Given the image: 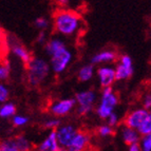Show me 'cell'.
I'll return each mask as SVG.
<instances>
[{
    "label": "cell",
    "instance_id": "f546056e",
    "mask_svg": "<svg viewBox=\"0 0 151 151\" xmlns=\"http://www.w3.org/2000/svg\"><path fill=\"white\" fill-rule=\"evenodd\" d=\"M143 108L146 110H150L151 109V95L150 93H146V95L143 97Z\"/></svg>",
    "mask_w": 151,
    "mask_h": 151
},
{
    "label": "cell",
    "instance_id": "30bf717a",
    "mask_svg": "<svg viewBox=\"0 0 151 151\" xmlns=\"http://www.w3.org/2000/svg\"><path fill=\"white\" fill-rule=\"evenodd\" d=\"M90 143V136L83 131H77L71 141L70 145L67 147V151H85Z\"/></svg>",
    "mask_w": 151,
    "mask_h": 151
},
{
    "label": "cell",
    "instance_id": "2e32d148",
    "mask_svg": "<svg viewBox=\"0 0 151 151\" xmlns=\"http://www.w3.org/2000/svg\"><path fill=\"white\" fill-rule=\"evenodd\" d=\"M65 47H67L65 41L61 38L58 37H54L45 42V51L50 56L55 53V52H57V51H59L60 49L65 48Z\"/></svg>",
    "mask_w": 151,
    "mask_h": 151
},
{
    "label": "cell",
    "instance_id": "8d00e7d4",
    "mask_svg": "<svg viewBox=\"0 0 151 151\" xmlns=\"http://www.w3.org/2000/svg\"><path fill=\"white\" fill-rule=\"evenodd\" d=\"M0 151H1V149H0Z\"/></svg>",
    "mask_w": 151,
    "mask_h": 151
},
{
    "label": "cell",
    "instance_id": "e0dca14e",
    "mask_svg": "<svg viewBox=\"0 0 151 151\" xmlns=\"http://www.w3.org/2000/svg\"><path fill=\"white\" fill-rule=\"evenodd\" d=\"M94 75V68L93 65H83V68H81V70L78 71V79L83 83H87V81H91L92 77Z\"/></svg>",
    "mask_w": 151,
    "mask_h": 151
},
{
    "label": "cell",
    "instance_id": "d590c367",
    "mask_svg": "<svg viewBox=\"0 0 151 151\" xmlns=\"http://www.w3.org/2000/svg\"><path fill=\"white\" fill-rule=\"evenodd\" d=\"M38 151H47V150H38Z\"/></svg>",
    "mask_w": 151,
    "mask_h": 151
},
{
    "label": "cell",
    "instance_id": "9a60e30c",
    "mask_svg": "<svg viewBox=\"0 0 151 151\" xmlns=\"http://www.w3.org/2000/svg\"><path fill=\"white\" fill-rule=\"evenodd\" d=\"M11 50H12V53L14 54V55L17 56V57L19 58V59H21L24 63H28L29 61L32 59V55H31L30 52H29L23 45H19V43H14V45H12Z\"/></svg>",
    "mask_w": 151,
    "mask_h": 151
},
{
    "label": "cell",
    "instance_id": "9c48e42d",
    "mask_svg": "<svg viewBox=\"0 0 151 151\" xmlns=\"http://www.w3.org/2000/svg\"><path fill=\"white\" fill-rule=\"evenodd\" d=\"M76 106L75 99L74 98H65L54 103L51 106V112L56 116H65L69 114Z\"/></svg>",
    "mask_w": 151,
    "mask_h": 151
},
{
    "label": "cell",
    "instance_id": "836d02e7",
    "mask_svg": "<svg viewBox=\"0 0 151 151\" xmlns=\"http://www.w3.org/2000/svg\"><path fill=\"white\" fill-rule=\"evenodd\" d=\"M2 37H3V32H2V30L0 29V43H1V40H2Z\"/></svg>",
    "mask_w": 151,
    "mask_h": 151
},
{
    "label": "cell",
    "instance_id": "8992f818",
    "mask_svg": "<svg viewBox=\"0 0 151 151\" xmlns=\"http://www.w3.org/2000/svg\"><path fill=\"white\" fill-rule=\"evenodd\" d=\"M115 79L117 81H124L128 79L133 74V65L132 59L129 55H123L119 59V63H117L115 68Z\"/></svg>",
    "mask_w": 151,
    "mask_h": 151
},
{
    "label": "cell",
    "instance_id": "4fadbf2b",
    "mask_svg": "<svg viewBox=\"0 0 151 151\" xmlns=\"http://www.w3.org/2000/svg\"><path fill=\"white\" fill-rule=\"evenodd\" d=\"M115 59H116V53L114 51L105 50L95 54L92 57V63H94V65H97V63H109L114 61Z\"/></svg>",
    "mask_w": 151,
    "mask_h": 151
},
{
    "label": "cell",
    "instance_id": "4316f807",
    "mask_svg": "<svg viewBox=\"0 0 151 151\" xmlns=\"http://www.w3.org/2000/svg\"><path fill=\"white\" fill-rule=\"evenodd\" d=\"M60 126V121L57 119H50L45 122V127L50 130H55Z\"/></svg>",
    "mask_w": 151,
    "mask_h": 151
},
{
    "label": "cell",
    "instance_id": "cb8c5ba5",
    "mask_svg": "<svg viewBox=\"0 0 151 151\" xmlns=\"http://www.w3.org/2000/svg\"><path fill=\"white\" fill-rule=\"evenodd\" d=\"M35 27L40 31H45L49 28V20L45 17H38L35 21H34Z\"/></svg>",
    "mask_w": 151,
    "mask_h": 151
},
{
    "label": "cell",
    "instance_id": "4dcf8cb0",
    "mask_svg": "<svg viewBox=\"0 0 151 151\" xmlns=\"http://www.w3.org/2000/svg\"><path fill=\"white\" fill-rule=\"evenodd\" d=\"M36 41L39 45H43V43L47 42V34H45V31H40V33L38 34V36L36 37Z\"/></svg>",
    "mask_w": 151,
    "mask_h": 151
},
{
    "label": "cell",
    "instance_id": "ac0fdd59",
    "mask_svg": "<svg viewBox=\"0 0 151 151\" xmlns=\"http://www.w3.org/2000/svg\"><path fill=\"white\" fill-rule=\"evenodd\" d=\"M16 107L12 103H2L0 106V117L2 119H8L15 115Z\"/></svg>",
    "mask_w": 151,
    "mask_h": 151
},
{
    "label": "cell",
    "instance_id": "6da1fadb",
    "mask_svg": "<svg viewBox=\"0 0 151 151\" xmlns=\"http://www.w3.org/2000/svg\"><path fill=\"white\" fill-rule=\"evenodd\" d=\"M83 21L77 13L70 10H59L54 15V28L61 36H73L81 30Z\"/></svg>",
    "mask_w": 151,
    "mask_h": 151
},
{
    "label": "cell",
    "instance_id": "3957f363",
    "mask_svg": "<svg viewBox=\"0 0 151 151\" xmlns=\"http://www.w3.org/2000/svg\"><path fill=\"white\" fill-rule=\"evenodd\" d=\"M119 104V97L114 93L111 87L104 88L99 104L96 108V114L101 119H107Z\"/></svg>",
    "mask_w": 151,
    "mask_h": 151
},
{
    "label": "cell",
    "instance_id": "277c9868",
    "mask_svg": "<svg viewBox=\"0 0 151 151\" xmlns=\"http://www.w3.org/2000/svg\"><path fill=\"white\" fill-rule=\"evenodd\" d=\"M71 60H72V53L70 50H68L67 47H65L51 55V60L49 65L55 73L59 74L63 73L68 68Z\"/></svg>",
    "mask_w": 151,
    "mask_h": 151
},
{
    "label": "cell",
    "instance_id": "ba28073f",
    "mask_svg": "<svg viewBox=\"0 0 151 151\" xmlns=\"http://www.w3.org/2000/svg\"><path fill=\"white\" fill-rule=\"evenodd\" d=\"M149 116H151L149 110H146L144 108L135 109V110L131 111L130 113H128V115L125 119V124L127 127H130V128L136 130L139 127V125Z\"/></svg>",
    "mask_w": 151,
    "mask_h": 151
},
{
    "label": "cell",
    "instance_id": "d6a6232c",
    "mask_svg": "<svg viewBox=\"0 0 151 151\" xmlns=\"http://www.w3.org/2000/svg\"><path fill=\"white\" fill-rule=\"evenodd\" d=\"M57 4H59V5H61V6H63V5H67L69 2H70L71 0H54Z\"/></svg>",
    "mask_w": 151,
    "mask_h": 151
},
{
    "label": "cell",
    "instance_id": "8fae6325",
    "mask_svg": "<svg viewBox=\"0 0 151 151\" xmlns=\"http://www.w3.org/2000/svg\"><path fill=\"white\" fill-rule=\"evenodd\" d=\"M97 76L99 83L103 88L111 87V85L116 81L115 79V71L111 65H104L101 67L97 71Z\"/></svg>",
    "mask_w": 151,
    "mask_h": 151
},
{
    "label": "cell",
    "instance_id": "603a6c76",
    "mask_svg": "<svg viewBox=\"0 0 151 151\" xmlns=\"http://www.w3.org/2000/svg\"><path fill=\"white\" fill-rule=\"evenodd\" d=\"M113 133H114L113 127L109 126V125H101L98 128V134L101 137H108V136H111Z\"/></svg>",
    "mask_w": 151,
    "mask_h": 151
},
{
    "label": "cell",
    "instance_id": "7a4b0ae2",
    "mask_svg": "<svg viewBox=\"0 0 151 151\" xmlns=\"http://www.w3.org/2000/svg\"><path fill=\"white\" fill-rule=\"evenodd\" d=\"M28 81L33 86L45 81L50 73V65L42 58H32L28 63Z\"/></svg>",
    "mask_w": 151,
    "mask_h": 151
},
{
    "label": "cell",
    "instance_id": "44dd1931",
    "mask_svg": "<svg viewBox=\"0 0 151 151\" xmlns=\"http://www.w3.org/2000/svg\"><path fill=\"white\" fill-rule=\"evenodd\" d=\"M139 145L141 151H151V134L143 135V137L139 139Z\"/></svg>",
    "mask_w": 151,
    "mask_h": 151
},
{
    "label": "cell",
    "instance_id": "7c38bea8",
    "mask_svg": "<svg viewBox=\"0 0 151 151\" xmlns=\"http://www.w3.org/2000/svg\"><path fill=\"white\" fill-rule=\"evenodd\" d=\"M58 148H59V144L57 142L55 130H51L49 135L38 146V150H47V151H56Z\"/></svg>",
    "mask_w": 151,
    "mask_h": 151
},
{
    "label": "cell",
    "instance_id": "d4e9b609",
    "mask_svg": "<svg viewBox=\"0 0 151 151\" xmlns=\"http://www.w3.org/2000/svg\"><path fill=\"white\" fill-rule=\"evenodd\" d=\"M13 117V124L16 127H22L24 126L25 124H28L29 117L24 115H14Z\"/></svg>",
    "mask_w": 151,
    "mask_h": 151
},
{
    "label": "cell",
    "instance_id": "f1b7e54d",
    "mask_svg": "<svg viewBox=\"0 0 151 151\" xmlns=\"http://www.w3.org/2000/svg\"><path fill=\"white\" fill-rule=\"evenodd\" d=\"M107 121H108V125L111 127H115L119 125V115L115 113V112H112V113L110 114V115L108 116V119H107Z\"/></svg>",
    "mask_w": 151,
    "mask_h": 151
},
{
    "label": "cell",
    "instance_id": "5b68a950",
    "mask_svg": "<svg viewBox=\"0 0 151 151\" xmlns=\"http://www.w3.org/2000/svg\"><path fill=\"white\" fill-rule=\"evenodd\" d=\"M74 99L76 105L78 106L77 112L81 115H85L93 109L94 104L97 99V95L92 90H85L78 92Z\"/></svg>",
    "mask_w": 151,
    "mask_h": 151
},
{
    "label": "cell",
    "instance_id": "7402d4cb",
    "mask_svg": "<svg viewBox=\"0 0 151 151\" xmlns=\"http://www.w3.org/2000/svg\"><path fill=\"white\" fill-rule=\"evenodd\" d=\"M0 149H1V151H19L14 139L2 142V144L0 145Z\"/></svg>",
    "mask_w": 151,
    "mask_h": 151
},
{
    "label": "cell",
    "instance_id": "52a82bcc",
    "mask_svg": "<svg viewBox=\"0 0 151 151\" xmlns=\"http://www.w3.org/2000/svg\"><path fill=\"white\" fill-rule=\"evenodd\" d=\"M55 131L59 146L67 148L78 130L72 125H63V126H59Z\"/></svg>",
    "mask_w": 151,
    "mask_h": 151
},
{
    "label": "cell",
    "instance_id": "d6986e66",
    "mask_svg": "<svg viewBox=\"0 0 151 151\" xmlns=\"http://www.w3.org/2000/svg\"><path fill=\"white\" fill-rule=\"evenodd\" d=\"M15 143L19 151H31L32 150V144L24 135H18L15 137Z\"/></svg>",
    "mask_w": 151,
    "mask_h": 151
},
{
    "label": "cell",
    "instance_id": "484cf974",
    "mask_svg": "<svg viewBox=\"0 0 151 151\" xmlns=\"http://www.w3.org/2000/svg\"><path fill=\"white\" fill-rule=\"evenodd\" d=\"M10 63H5L3 65H0V81H5L8 79L10 75Z\"/></svg>",
    "mask_w": 151,
    "mask_h": 151
},
{
    "label": "cell",
    "instance_id": "1f68e13d",
    "mask_svg": "<svg viewBox=\"0 0 151 151\" xmlns=\"http://www.w3.org/2000/svg\"><path fill=\"white\" fill-rule=\"evenodd\" d=\"M128 151H141V148H139V143L131 144V145H129Z\"/></svg>",
    "mask_w": 151,
    "mask_h": 151
},
{
    "label": "cell",
    "instance_id": "e575fe53",
    "mask_svg": "<svg viewBox=\"0 0 151 151\" xmlns=\"http://www.w3.org/2000/svg\"><path fill=\"white\" fill-rule=\"evenodd\" d=\"M56 151H67V149L63 148V147H60V146H59V148H58Z\"/></svg>",
    "mask_w": 151,
    "mask_h": 151
},
{
    "label": "cell",
    "instance_id": "83f0119b",
    "mask_svg": "<svg viewBox=\"0 0 151 151\" xmlns=\"http://www.w3.org/2000/svg\"><path fill=\"white\" fill-rule=\"evenodd\" d=\"M9 96H10V92L9 89L4 86V85H0V103H4L8 101Z\"/></svg>",
    "mask_w": 151,
    "mask_h": 151
},
{
    "label": "cell",
    "instance_id": "5bb4252c",
    "mask_svg": "<svg viewBox=\"0 0 151 151\" xmlns=\"http://www.w3.org/2000/svg\"><path fill=\"white\" fill-rule=\"evenodd\" d=\"M122 137H123L124 142L127 145H131V144L139 143L141 135L139 134V132L135 129H132L130 127L125 126L122 130Z\"/></svg>",
    "mask_w": 151,
    "mask_h": 151
},
{
    "label": "cell",
    "instance_id": "ffe728a7",
    "mask_svg": "<svg viewBox=\"0 0 151 151\" xmlns=\"http://www.w3.org/2000/svg\"><path fill=\"white\" fill-rule=\"evenodd\" d=\"M139 135H148L151 134V116L147 117L143 123L139 125V127L136 129Z\"/></svg>",
    "mask_w": 151,
    "mask_h": 151
}]
</instances>
